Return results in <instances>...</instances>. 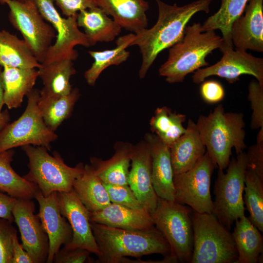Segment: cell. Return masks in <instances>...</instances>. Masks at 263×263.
I'll return each instance as SVG.
<instances>
[{"mask_svg":"<svg viewBox=\"0 0 263 263\" xmlns=\"http://www.w3.org/2000/svg\"><path fill=\"white\" fill-rule=\"evenodd\" d=\"M249 0H221L219 10L209 17L202 25V32L219 30L223 44L219 49L223 53L233 49L231 27L233 22L243 15Z\"/></svg>","mask_w":263,"mask_h":263,"instance_id":"cell-28","label":"cell"},{"mask_svg":"<svg viewBox=\"0 0 263 263\" xmlns=\"http://www.w3.org/2000/svg\"><path fill=\"white\" fill-rule=\"evenodd\" d=\"M186 129L185 132L170 147L174 175L192 168L206 152L196 123L189 119Z\"/></svg>","mask_w":263,"mask_h":263,"instance_id":"cell-22","label":"cell"},{"mask_svg":"<svg viewBox=\"0 0 263 263\" xmlns=\"http://www.w3.org/2000/svg\"><path fill=\"white\" fill-rule=\"evenodd\" d=\"M2 77L4 105L9 109H16L34 89L38 72L35 68L3 67Z\"/></svg>","mask_w":263,"mask_h":263,"instance_id":"cell-25","label":"cell"},{"mask_svg":"<svg viewBox=\"0 0 263 263\" xmlns=\"http://www.w3.org/2000/svg\"><path fill=\"white\" fill-rule=\"evenodd\" d=\"M193 249L191 263H236L238 254L230 230L212 213H191Z\"/></svg>","mask_w":263,"mask_h":263,"instance_id":"cell-6","label":"cell"},{"mask_svg":"<svg viewBox=\"0 0 263 263\" xmlns=\"http://www.w3.org/2000/svg\"><path fill=\"white\" fill-rule=\"evenodd\" d=\"M135 34H129L119 37L116 40V47L112 49L88 52L94 61L84 74L88 85L94 86L102 72L108 67L118 65L126 61L130 56L126 49L131 46Z\"/></svg>","mask_w":263,"mask_h":263,"instance_id":"cell-32","label":"cell"},{"mask_svg":"<svg viewBox=\"0 0 263 263\" xmlns=\"http://www.w3.org/2000/svg\"><path fill=\"white\" fill-rule=\"evenodd\" d=\"M60 210L69 222L73 232L71 242L64 247L86 249L97 256L100 252L91 226L90 211L72 189L57 192Z\"/></svg>","mask_w":263,"mask_h":263,"instance_id":"cell-15","label":"cell"},{"mask_svg":"<svg viewBox=\"0 0 263 263\" xmlns=\"http://www.w3.org/2000/svg\"><path fill=\"white\" fill-rule=\"evenodd\" d=\"M246 162L243 151L230 160L226 173L219 169L217 171L212 213L229 230L236 220L245 216L243 192Z\"/></svg>","mask_w":263,"mask_h":263,"instance_id":"cell-8","label":"cell"},{"mask_svg":"<svg viewBox=\"0 0 263 263\" xmlns=\"http://www.w3.org/2000/svg\"><path fill=\"white\" fill-rule=\"evenodd\" d=\"M11 224L0 218V263H12V243L17 231Z\"/></svg>","mask_w":263,"mask_h":263,"instance_id":"cell-38","label":"cell"},{"mask_svg":"<svg viewBox=\"0 0 263 263\" xmlns=\"http://www.w3.org/2000/svg\"><path fill=\"white\" fill-rule=\"evenodd\" d=\"M10 116L7 109L0 112V132L9 123Z\"/></svg>","mask_w":263,"mask_h":263,"instance_id":"cell-45","label":"cell"},{"mask_svg":"<svg viewBox=\"0 0 263 263\" xmlns=\"http://www.w3.org/2000/svg\"><path fill=\"white\" fill-rule=\"evenodd\" d=\"M244 204L249 212L251 222L263 231V179L254 170L247 169L245 173Z\"/></svg>","mask_w":263,"mask_h":263,"instance_id":"cell-35","label":"cell"},{"mask_svg":"<svg viewBox=\"0 0 263 263\" xmlns=\"http://www.w3.org/2000/svg\"><path fill=\"white\" fill-rule=\"evenodd\" d=\"M235 222L232 235L238 254L236 263H263V238L261 231L245 216Z\"/></svg>","mask_w":263,"mask_h":263,"instance_id":"cell-26","label":"cell"},{"mask_svg":"<svg viewBox=\"0 0 263 263\" xmlns=\"http://www.w3.org/2000/svg\"><path fill=\"white\" fill-rule=\"evenodd\" d=\"M90 222L111 227L130 230H145L154 226L146 209L130 208L112 203L103 209L90 212Z\"/></svg>","mask_w":263,"mask_h":263,"instance_id":"cell-20","label":"cell"},{"mask_svg":"<svg viewBox=\"0 0 263 263\" xmlns=\"http://www.w3.org/2000/svg\"><path fill=\"white\" fill-rule=\"evenodd\" d=\"M186 119L185 114L172 112L167 106L158 107L150 120V129L152 133L170 148L185 132L183 123Z\"/></svg>","mask_w":263,"mask_h":263,"instance_id":"cell-34","label":"cell"},{"mask_svg":"<svg viewBox=\"0 0 263 263\" xmlns=\"http://www.w3.org/2000/svg\"><path fill=\"white\" fill-rule=\"evenodd\" d=\"M242 15L233 23L231 39L236 49L263 52V0H249Z\"/></svg>","mask_w":263,"mask_h":263,"instance_id":"cell-18","label":"cell"},{"mask_svg":"<svg viewBox=\"0 0 263 263\" xmlns=\"http://www.w3.org/2000/svg\"><path fill=\"white\" fill-rule=\"evenodd\" d=\"M91 226L100 252L95 263H119L127 257L139 258L153 254L166 257L170 254L168 242L155 226L136 230L91 222Z\"/></svg>","mask_w":263,"mask_h":263,"instance_id":"cell-2","label":"cell"},{"mask_svg":"<svg viewBox=\"0 0 263 263\" xmlns=\"http://www.w3.org/2000/svg\"><path fill=\"white\" fill-rule=\"evenodd\" d=\"M91 253L81 248H68L63 246L55 254V263H94L90 257Z\"/></svg>","mask_w":263,"mask_h":263,"instance_id":"cell-39","label":"cell"},{"mask_svg":"<svg viewBox=\"0 0 263 263\" xmlns=\"http://www.w3.org/2000/svg\"><path fill=\"white\" fill-rule=\"evenodd\" d=\"M45 20L51 24L56 32L55 42L48 49L42 65L62 59L75 60L78 52L77 45L93 46L84 33L79 29L77 15L62 17L56 9L53 0H34Z\"/></svg>","mask_w":263,"mask_h":263,"instance_id":"cell-11","label":"cell"},{"mask_svg":"<svg viewBox=\"0 0 263 263\" xmlns=\"http://www.w3.org/2000/svg\"><path fill=\"white\" fill-rule=\"evenodd\" d=\"M38 70V77L41 79L43 85L40 93L64 95L72 90L70 78L76 74L73 60L62 59L46 65L41 64Z\"/></svg>","mask_w":263,"mask_h":263,"instance_id":"cell-29","label":"cell"},{"mask_svg":"<svg viewBox=\"0 0 263 263\" xmlns=\"http://www.w3.org/2000/svg\"><path fill=\"white\" fill-rule=\"evenodd\" d=\"M222 44V37L214 30L202 32L199 22L186 26L182 40L169 48L168 58L159 74L170 84L182 82L189 74L208 66L206 58Z\"/></svg>","mask_w":263,"mask_h":263,"instance_id":"cell-4","label":"cell"},{"mask_svg":"<svg viewBox=\"0 0 263 263\" xmlns=\"http://www.w3.org/2000/svg\"><path fill=\"white\" fill-rule=\"evenodd\" d=\"M66 17L76 15L83 10L97 6L94 0H53Z\"/></svg>","mask_w":263,"mask_h":263,"instance_id":"cell-42","label":"cell"},{"mask_svg":"<svg viewBox=\"0 0 263 263\" xmlns=\"http://www.w3.org/2000/svg\"><path fill=\"white\" fill-rule=\"evenodd\" d=\"M80 96L77 88H73L69 94L64 95H48L39 92L38 108L45 123L50 130L55 132L71 116Z\"/></svg>","mask_w":263,"mask_h":263,"instance_id":"cell-30","label":"cell"},{"mask_svg":"<svg viewBox=\"0 0 263 263\" xmlns=\"http://www.w3.org/2000/svg\"><path fill=\"white\" fill-rule=\"evenodd\" d=\"M14 154L13 149L0 152V191L17 199L35 198L39 189L12 168Z\"/></svg>","mask_w":263,"mask_h":263,"instance_id":"cell-33","label":"cell"},{"mask_svg":"<svg viewBox=\"0 0 263 263\" xmlns=\"http://www.w3.org/2000/svg\"><path fill=\"white\" fill-rule=\"evenodd\" d=\"M8 5L9 19L13 26L20 32L39 63L44 59L56 37V32L39 12L34 0H1Z\"/></svg>","mask_w":263,"mask_h":263,"instance_id":"cell-10","label":"cell"},{"mask_svg":"<svg viewBox=\"0 0 263 263\" xmlns=\"http://www.w3.org/2000/svg\"><path fill=\"white\" fill-rule=\"evenodd\" d=\"M196 123L206 152L219 169L227 168L232 148L238 154L247 147L242 113H225L220 104L208 115H200Z\"/></svg>","mask_w":263,"mask_h":263,"instance_id":"cell-3","label":"cell"},{"mask_svg":"<svg viewBox=\"0 0 263 263\" xmlns=\"http://www.w3.org/2000/svg\"><path fill=\"white\" fill-rule=\"evenodd\" d=\"M14 222L17 225L22 245L34 263H46L49 239L32 199H17L12 209Z\"/></svg>","mask_w":263,"mask_h":263,"instance_id":"cell-14","label":"cell"},{"mask_svg":"<svg viewBox=\"0 0 263 263\" xmlns=\"http://www.w3.org/2000/svg\"><path fill=\"white\" fill-rule=\"evenodd\" d=\"M39 92L33 89L27 95V106L20 116L0 132V152L31 145L50 150L57 135L45 123L38 106Z\"/></svg>","mask_w":263,"mask_h":263,"instance_id":"cell-9","label":"cell"},{"mask_svg":"<svg viewBox=\"0 0 263 263\" xmlns=\"http://www.w3.org/2000/svg\"><path fill=\"white\" fill-rule=\"evenodd\" d=\"M213 0H197L183 6L170 5L156 0L158 16L155 24L135 37L131 46L136 45L142 56L139 76L144 78L158 55L169 48L183 38L185 28L196 13H208Z\"/></svg>","mask_w":263,"mask_h":263,"instance_id":"cell-1","label":"cell"},{"mask_svg":"<svg viewBox=\"0 0 263 263\" xmlns=\"http://www.w3.org/2000/svg\"><path fill=\"white\" fill-rule=\"evenodd\" d=\"M0 3L2 4V0H0Z\"/></svg>","mask_w":263,"mask_h":263,"instance_id":"cell-47","label":"cell"},{"mask_svg":"<svg viewBox=\"0 0 263 263\" xmlns=\"http://www.w3.org/2000/svg\"><path fill=\"white\" fill-rule=\"evenodd\" d=\"M4 105V88L2 77V71L0 68V112L1 111Z\"/></svg>","mask_w":263,"mask_h":263,"instance_id":"cell-46","label":"cell"},{"mask_svg":"<svg viewBox=\"0 0 263 263\" xmlns=\"http://www.w3.org/2000/svg\"><path fill=\"white\" fill-rule=\"evenodd\" d=\"M21 149L28 158L29 169L23 177L35 184L44 196L54 192L70 191L83 171L82 163L69 166L57 151L51 155L46 148L31 145L22 146Z\"/></svg>","mask_w":263,"mask_h":263,"instance_id":"cell-5","label":"cell"},{"mask_svg":"<svg viewBox=\"0 0 263 263\" xmlns=\"http://www.w3.org/2000/svg\"><path fill=\"white\" fill-rule=\"evenodd\" d=\"M248 99L252 110L250 127L256 130L263 127V85L256 80L248 85Z\"/></svg>","mask_w":263,"mask_h":263,"instance_id":"cell-37","label":"cell"},{"mask_svg":"<svg viewBox=\"0 0 263 263\" xmlns=\"http://www.w3.org/2000/svg\"><path fill=\"white\" fill-rule=\"evenodd\" d=\"M103 184L111 203L130 208L146 209L139 201L129 185Z\"/></svg>","mask_w":263,"mask_h":263,"instance_id":"cell-36","label":"cell"},{"mask_svg":"<svg viewBox=\"0 0 263 263\" xmlns=\"http://www.w3.org/2000/svg\"><path fill=\"white\" fill-rule=\"evenodd\" d=\"M200 92L202 99L209 104L217 103L225 97V90L223 85L214 80L204 81L202 82Z\"/></svg>","mask_w":263,"mask_h":263,"instance_id":"cell-40","label":"cell"},{"mask_svg":"<svg viewBox=\"0 0 263 263\" xmlns=\"http://www.w3.org/2000/svg\"><path fill=\"white\" fill-rule=\"evenodd\" d=\"M41 65L23 39L0 31V67L38 69Z\"/></svg>","mask_w":263,"mask_h":263,"instance_id":"cell-31","label":"cell"},{"mask_svg":"<svg viewBox=\"0 0 263 263\" xmlns=\"http://www.w3.org/2000/svg\"><path fill=\"white\" fill-rule=\"evenodd\" d=\"M122 28L137 34L147 28L146 12L149 4L145 0H94Z\"/></svg>","mask_w":263,"mask_h":263,"instance_id":"cell-21","label":"cell"},{"mask_svg":"<svg viewBox=\"0 0 263 263\" xmlns=\"http://www.w3.org/2000/svg\"><path fill=\"white\" fill-rule=\"evenodd\" d=\"M35 198L39 205L38 215L49 239V251L46 263H52L61 246L66 245L71 242L72 230L67 219L61 213L57 192L44 196L38 190Z\"/></svg>","mask_w":263,"mask_h":263,"instance_id":"cell-16","label":"cell"},{"mask_svg":"<svg viewBox=\"0 0 263 263\" xmlns=\"http://www.w3.org/2000/svg\"><path fill=\"white\" fill-rule=\"evenodd\" d=\"M134 145L127 142L119 141L114 146V153L110 159L103 160L92 157L91 166L105 184L128 185L129 168Z\"/></svg>","mask_w":263,"mask_h":263,"instance_id":"cell-23","label":"cell"},{"mask_svg":"<svg viewBox=\"0 0 263 263\" xmlns=\"http://www.w3.org/2000/svg\"><path fill=\"white\" fill-rule=\"evenodd\" d=\"M17 199L0 191V218L14 222L12 209Z\"/></svg>","mask_w":263,"mask_h":263,"instance_id":"cell-43","label":"cell"},{"mask_svg":"<svg viewBox=\"0 0 263 263\" xmlns=\"http://www.w3.org/2000/svg\"><path fill=\"white\" fill-rule=\"evenodd\" d=\"M131 162L128 185L150 213L156 207L158 197L152 183L150 150L145 140L134 145Z\"/></svg>","mask_w":263,"mask_h":263,"instance_id":"cell-17","label":"cell"},{"mask_svg":"<svg viewBox=\"0 0 263 263\" xmlns=\"http://www.w3.org/2000/svg\"><path fill=\"white\" fill-rule=\"evenodd\" d=\"M223 56L216 63L194 72L193 82L200 84L212 75L224 78L230 84L240 79L243 75H251L263 85V58L257 57L246 51L233 49L222 53Z\"/></svg>","mask_w":263,"mask_h":263,"instance_id":"cell-13","label":"cell"},{"mask_svg":"<svg viewBox=\"0 0 263 263\" xmlns=\"http://www.w3.org/2000/svg\"><path fill=\"white\" fill-rule=\"evenodd\" d=\"M144 140L150 150L152 183L157 196L162 199L175 201L170 148L152 133H147Z\"/></svg>","mask_w":263,"mask_h":263,"instance_id":"cell-19","label":"cell"},{"mask_svg":"<svg viewBox=\"0 0 263 263\" xmlns=\"http://www.w3.org/2000/svg\"><path fill=\"white\" fill-rule=\"evenodd\" d=\"M193 210L175 201L158 197L150 213L153 224L168 242L171 263H190L193 249Z\"/></svg>","mask_w":263,"mask_h":263,"instance_id":"cell-7","label":"cell"},{"mask_svg":"<svg viewBox=\"0 0 263 263\" xmlns=\"http://www.w3.org/2000/svg\"><path fill=\"white\" fill-rule=\"evenodd\" d=\"M216 168L207 153L191 169L174 175V199L199 213H212L210 193L212 174Z\"/></svg>","mask_w":263,"mask_h":263,"instance_id":"cell-12","label":"cell"},{"mask_svg":"<svg viewBox=\"0 0 263 263\" xmlns=\"http://www.w3.org/2000/svg\"><path fill=\"white\" fill-rule=\"evenodd\" d=\"M246 155V168L253 169L263 179V142H256L249 147Z\"/></svg>","mask_w":263,"mask_h":263,"instance_id":"cell-41","label":"cell"},{"mask_svg":"<svg viewBox=\"0 0 263 263\" xmlns=\"http://www.w3.org/2000/svg\"><path fill=\"white\" fill-rule=\"evenodd\" d=\"M19 0V1H24L25 0Z\"/></svg>","mask_w":263,"mask_h":263,"instance_id":"cell-48","label":"cell"},{"mask_svg":"<svg viewBox=\"0 0 263 263\" xmlns=\"http://www.w3.org/2000/svg\"><path fill=\"white\" fill-rule=\"evenodd\" d=\"M73 189L90 212L101 210L111 203L103 183L91 165H84Z\"/></svg>","mask_w":263,"mask_h":263,"instance_id":"cell-27","label":"cell"},{"mask_svg":"<svg viewBox=\"0 0 263 263\" xmlns=\"http://www.w3.org/2000/svg\"><path fill=\"white\" fill-rule=\"evenodd\" d=\"M77 23L79 27L83 28L93 46L98 42L113 41L122 30L121 27L98 6L79 12Z\"/></svg>","mask_w":263,"mask_h":263,"instance_id":"cell-24","label":"cell"},{"mask_svg":"<svg viewBox=\"0 0 263 263\" xmlns=\"http://www.w3.org/2000/svg\"><path fill=\"white\" fill-rule=\"evenodd\" d=\"M12 263H34L32 258L19 243L17 235L12 243Z\"/></svg>","mask_w":263,"mask_h":263,"instance_id":"cell-44","label":"cell"}]
</instances>
